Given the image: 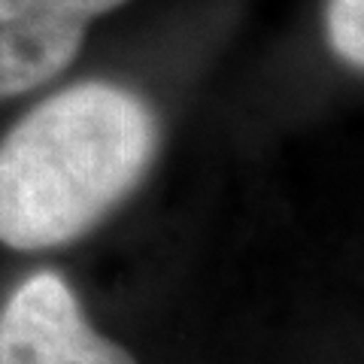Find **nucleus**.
<instances>
[{"label": "nucleus", "mask_w": 364, "mask_h": 364, "mask_svg": "<svg viewBox=\"0 0 364 364\" xmlns=\"http://www.w3.org/2000/svg\"><path fill=\"white\" fill-rule=\"evenodd\" d=\"M318 25L331 58L343 70H364V0H318Z\"/></svg>", "instance_id": "obj_4"}, {"label": "nucleus", "mask_w": 364, "mask_h": 364, "mask_svg": "<svg viewBox=\"0 0 364 364\" xmlns=\"http://www.w3.org/2000/svg\"><path fill=\"white\" fill-rule=\"evenodd\" d=\"M140 0H0V104L61 82L100 25Z\"/></svg>", "instance_id": "obj_2"}, {"label": "nucleus", "mask_w": 364, "mask_h": 364, "mask_svg": "<svg viewBox=\"0 0 364 364\" xmlns=\"http://www.w3.org/2000/svg\"><path fill=\"white\" fill-rule=\"evenodd\" d=\"M161 107L140 85H55L0 134V246L46 252L104 225L155 170Z\"/></svg>", "instance_id": "obj_1"}, {"label": "nucleus", "mask_w": 364, "mask_h": 364, "mask_svg": "<svg viewBox=\"0 0 364 364\" xmlns=\"http://www.w3.org/2000/svg\"><path fill=\"white\" fill-rule=\"evenodd\" d=\"M0 364H136L85 318L61 273L40 270L0 310Z\"/></svg>", "instance_id": "obj_3"}]
</instances>
